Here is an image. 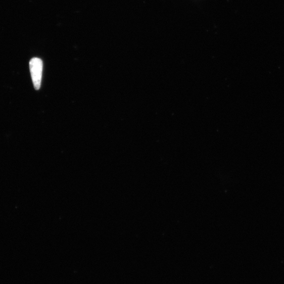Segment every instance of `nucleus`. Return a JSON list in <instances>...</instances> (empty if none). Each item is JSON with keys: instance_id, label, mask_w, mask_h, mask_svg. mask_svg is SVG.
Returning <instances> with one entry per match:
<instances>
[{"instance_id": "f257e3e1", "label": "nucleus", "mask_w": 284, "mask_h": 284, "mask_svg": "<svg viewBox=\"0 0 284 284\" xmlns=\"http://www.w3.org/2000/svg\"><path fill=\"white\" fill-rule=\"evenodd\" d=\"M29 66L34 88L38 90L40 88L41 84L43 62L39 58H34L30 61Z\"/></svg>"}]
</instances>
